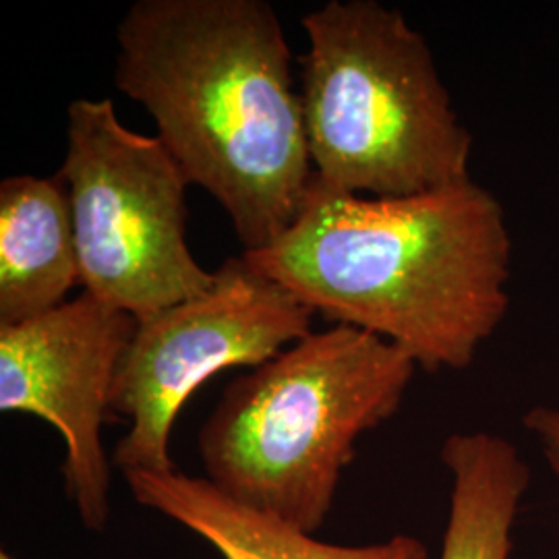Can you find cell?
Masks as SVG:
<instances>
[{
	"mask_svg": "<svg viewBox=\"0 0 559 559\" xmlns=\"http://www.w3.org/2000/svg\"><path fill=\"white\" fill-rule=\"evenodd\" d=\"M133 316L87 293L20 325H0V411L34 415L64 440V491L81 524L100 533L112 514V466L102 445Z\"/></svg>",
	"mask_w": 559,
	"mask_h": 559,
	"instance_id": "cell-7",
	"label": "cell"
},
{
	"mask_svg": "<svg viewBox=\"0 0 559 559\" xmlns=\"http://www.w3.org/2000/svg\"><path fill=\"white\" fill-rule=\"evenodd\" d=\"M305 135L316 182L359 198H411L471 180L473 135L425 36L378 0L302 15Z\"/></svg>",
	"mask_w": 559,
	"mask_h": 559,
	"instance_id": "cell-4",
	"label": "cell"
},
{
	"mask_svg": "<svg viewBox=\"0 0 559 559\" xmlns=\"http://www.w3.org/2000/svg\"><path fill=\"white\" fill-rule=\"evenodd\" d=\"M214 284L140 321L110 396L129 420L112 464L120 473L175 471L170 436L182 406L230 367H260L309 336L316 313L245 255L224 261Z\"/></svg>",
	"mask_w": 559,
	"mask_h": 559,
	"instance_id": "cell-6",
	"label": "cell"
},
{
	"mask_svg": "<svg viewBox=\"0 0 559 559\" xmlns=\"http://www.w3.org/2000/svg\"><path fill=\"white\" fill-rule=\"evenodd\" d=\"M242 255L330 325L388 340L427 373L468 369L510 311L506 210L473 179L359 198L313 177L290 228Z\"/></svg>",
	"mask_w": 559,
	"mask_h": 559,
	"instance_id": "cell-1",
	"label": "cell"
},
{
	"mask_svg": "<svg viewBox=\"0 0 559 559\" xmlns=\"http://www.w3.org/2000/svg\"><path fill=\"white\" fill-rule=\"evenodd\" d=\"M122 477L140 506L195 533L222 559H429L427 545L413 535L365 545L316 539V535L247 510L205 477H191L179 468L138 471Z\"/></svg>",
	"mask_w": 559,
	"mask_h": 559,
	"instance_id": "cell-8",
	"label": "cell"
},
{
	"mask_svg": "<svg viewBox=\"0 0 559 559\" xmlns=\"http://www.w3.org/2000/svg\"><path fill=\"white\" fill-rule=\"evenodd\" d=\"M524 429L539 443L554 477L559 480V408L558 406H533L522 417Z\"/></svg>",
	"mask_w": 559,
	"mask_h": 559,
	"instance_id": "cell-11",
	"label": "cell"
},
{
	"mask_svg": "<svg viewBox=\"0 0 559 559\" xmlns=\"http://www.w3.org/2000/svg\"><path fill=\"white\" fill-rule=\"evenodd\" d=\"M0 559H15L9 551H0Z\"/></svg>",
	"mask_w": 559,
	"mask_h": 559,
	"instance_id": "cell-12",
	"label": "cell"
},
{
	"mask_svg": "<svg viewBox=\"0 0 559 559\" xmlns=\"http://www.w3.org/2000/svg\"><path fill=\"white\" fill-rule=\"evenodd\" d=\"M115 83L140 102L189 185L245 251L282 237L313 182L293 52L265 0H138L117 27Z\"/></svg>",
	"mask_w": 559,
	"mask_h": 559,
	"instance_id": "cell-2",
	"label": "cell"
},
{
	"mask_svg": "<svg viewBox=\"0 0 559 559\" xmlns=\"http://www.w3.org/2000/svg\"><path fill=\"white\" fill-rule=\"evenodd\" d=\"M440 459L452 477L440 559H510L514 520L531 483L519 448L487 431L452 433Z\"/></svg>",
	"mask_w": 559,
	"mask_h": 559,
	"instance_id": "cell-10",
	"label": "cell"
},
{
	"mask_svg": "<svg viewBox=\"0 0 559 559\" xmlns=\"http://www.w3.org/2000/svg\"><path fill=\"white\" fill-rule=\"evenodd\" d=\"M415 371L376 334L311 332L226 385L198 438L205 479L247 510L316 535L360 438L399 413Z\"/></svg>",
	"mask_w": 559,
	"mask_h": 559,
	"instance_id": "cell-3",
	"label": "cell"
},
{
	"mask_svg": "<svg viewBox=\"0 0 559 559\" xmlns=\"http://www.w3.org/2000/svg\"><path fill=\"white\" fill-rule=\"evenodd\" d=\"M59 168L71 203L81 286L104 305L150 320L207 290L187 245L189 180L158 138L120 122L115 102L69 104Z\"/></svg>",
	"mask_w": 559,
	"mask_h": 559,
	"instance_id": "cell-5",
	"label": "cell"
},
{
	"mask_svg": "<svg viewBox=\"0 0 559 559\" xmlns=\"http://www.w3.org/2000/svg\"><path fill=\"white\" fill-rule=\"evenodd\" d=\"M81 284L71 203L59 175L0 182V325L36 320Z\"/></svg>",
	"mask_w": 559,
	"mask_h": 559,
	"instance_id": "cell-9",
	"label": "cell"
}]
</instances>
